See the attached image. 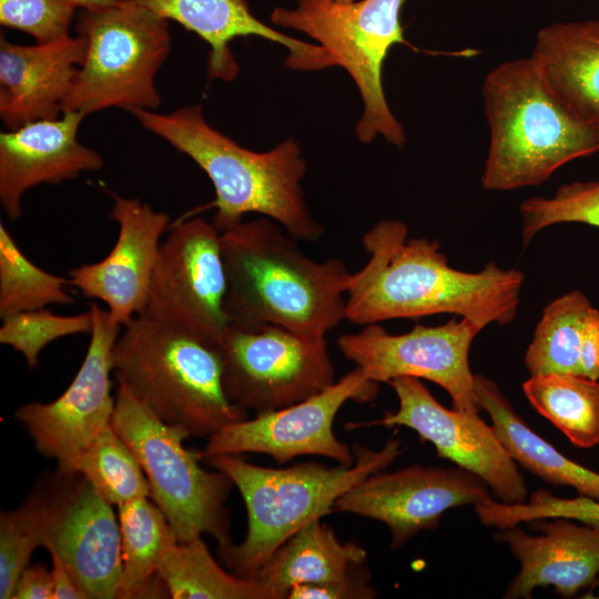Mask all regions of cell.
<instances>
[{"mask_svg": "<svg viewBox=\"0 0 599 599\" xmlns=\"http://www.w3.org/2000/svg\"><path fill=\"white\" fill-rule=\"evenodd\" d=\"M49 554L52 561L51 572L54 599H85L73 575L60 556L53 551H49Z\"/></svg>", "mask_w": 599, "mask_h": 599, "instance_id": "cell-40", "label": "cell"}, {"mask_svg": "<svg viewBox=\"0 0 599 599\" xmlns=\"http://www.w3.org/2000/svg\"><path fill=\"white\" fill-rule=\"evenodd\" d=\"M367 554L356 542H342L329 526L315 519L282 544L251 579L286 599L300 585L338 580L365 564Z\"/></svg>", "mask_w": 599, "mask_h": 599, "instance_id": "cell-24", "label": "cell"}, {"mask_svg": "<svg viewBox=\"0 0 599 599\" xmlns=\"http://www.w3.org/2000/svg\"><path fill=\"white\" fill-rule=\"evenodd\" d=\"M37 486L43 547L60 556L85 599H120L123 559L113 505L80 474L57 469Z\"/></svg>", "mask_w": 599, "mask_h": 599, "instance_id": "cell-12", "label": "cell"}, {"mask_svg": "<svg viewBox=\"0 0 599 599\" xmlns=\"http://www.w3.org/2000/svg\"><path fill=\"white\" fill-rule=\"evenodd\" d=\"M112 365L119 384L191 437L209 438L247 418V412L226 395L215 342L139 314L122 326Z\"/></svg>", "mask_w": 599, "mask_h": 599, "instance_id": "cell-5", "label": "cell"}, {"mask_svg": "<svg viewBox=\"0 0 599 599\" xmlns=\"http://www.w3.org/2000/svg\"><path fill=\"white\" fill-rule=\"evenodd\" d=\"M481 328L468 318L436 325H415L404 334H390L376 324L337 339L342 355L361 367L376 383L408 376L433 382L451 398L453 408L481 410L469 366V349Z\"/></svg>", "mask_w": 599, "mask_h": 599, "instance_id": "cell-14", "label": "cell"}, {"mask_svg": "<svg viewBox=\"0 0 599 599\" xmlns=\"http://www.w3.org/2000/svg\"><path fill=\"white\" fill-rule=\"evenodd\" d=\"M599 598V597H598Z\"/></svg>", "mask_w": 599, "mask_h": 599, "instance_id": "cell-43", "label": "cell"}, {"mask_svg": "<svg viewBox=\"0 0 599 599\" xmlns=\"http://www.w3.org/2000/svg\"><path fill=\"white\" fill-rule=\"evenodd\" d=\"M87 42L80 34L33 45L0 39V118L9 130L54 119L84 61Z\"/></svg>", "mask_w": 599, "mask_h": 599, "instance_id": "cell-21", "label": "cell"}, {"mask_svg": "<svg viewBox=\"0 0 599 599\" xmlns=\"http://www.w3.org/2000/svg\"><path fill=\"white\" fill-rule=\"evenodd\" d=\"M43 547V515L38 491L17 509L0 515V598L12 599L33 551Z\"/></svg>", "mask_w": 599, "mask_h": 599, "instance_id": "cell-32", "label": "cell"}, {"mask_svg": "<svg viewBox=\"0 0 599 599\" xmlns=\"http://www.w3.org/2000/svg\"><path fill=\"white\" fill-rule=\"evenodd\" d=\"M112 427L138 458L150 498L179 542L202 534L212 536L219 548L233 542L226 500L234 485L223 471L200 465V453L184 447L191 437L186 430L159 418L122 384L116 389Z\"/></svg>", "mask_w": 599, "mask_h": 599, "instance_id": "cell-7", "label": "cell"}, {"mask_svg": "<svg viewBox=\"0 0 599 599\" xmlns=\"http://www.w3.org/2000/svg\"><path fill=\"white\" fill-rule=\"evenodd\" d=\"M377 393L378 383L356 366L302 402L224 426L207 438L200 457L254 453L285 464L300 456L315 455L352 466L354 451L335 436L334 420L346 402H370Z\"/></svg>", "mask_w": 599, "mask_h": 599, "instance_id": "cell-15", "label": "cell"}, {"mask_svg": "<svg viewBox=\"0 0 599 599\" xmlns=\"http://www.w3.org/2000/svg\"><path fill=\"white\" fill-rule=\"evenodd\" d=\"M593 306L580 291H571L544 309L525 354L530 376L579 374L580 348Z\"/></svg>", "mask_w": 599, "mask_h": 599, "instance_id": "cell-29", "label": "cell"}, {"mask_svg": "<svg viewBox=\"0 0 599 599\" xmlns=\"http://www.w3.org/2000/svg\"><path fill=\"white\" fill-rule=\"evenodd\" d=\"M531 59L568 111L599 128V20L555 22L541 28Z\"/></svg>", "mask_w": 599, "mask_h": 599, "instance_id": "cell-23", "label": "cell"}, {"mask_svg": "<svg viewBox=\"0 0 599 599\" xmlns=\"http://www.w3.org/2000/svg\"><path fill=\"white\" fill-rule=\"evenodd\" d=\"M84 116L63 111L58 118L0 133V204L10 220L22 215L21 201L29 189L58 184L103 166L101 155L78 140Z\"/></svg>", "mask_w": 599, "mask_h": 599, "instance_id": "cell-19", "label": "cell"}, {"mask_svg": "<svg viewBox=\"0 0 599 599\" xmlns=\"http://www.w3.org/2000/svg\"><path fill=\"white\" fill-rule=\"evenodd\" d=\"M474 508L484 525L499 528L547 517L577 519L589 526L599 527V501L585 496L572 500L560 499L541 489L531 495L528 505L502 504L490 498Z\"/></svg>", "mask_w": 599, "mask_h": 599, "instance_id": "cell-35", "label": "cell"}, {"mask_svg": "<svg viewBox=\"0 0 599 599\" xmlns=\"http://www.w3.org/2000/svg\"><path fill=\"white\" fill-rule=\"evenodd\" d=\"M230 326L280 325L326 336L345 319L352 273L343 261L317 262L282 225L261 217L221 232Z\"/></svg>", "mask_w": 599, "mask_h": 599, "instance_id": "cell-2", "label": "cell"}, {"mask_svg": "<svg viewBox=\"0 0 599 599\" xmlns=\"http://www.w3.org/2000/svg\"><path fill=\"white\" fill-rule=\"evenodd\" d=\"M520 215L524 246L554 224L583 223L599 227V180L562 184L551 197H528L520 204Z\"/></svg>", "mask_w": 599, "mask_h": 599, "instance_id": "cell-33", "label": "cell"}, {"mask_svg": "<svg viewBox=\"0 0 599 599\" xmlns=\"http://www.w3.org/2000/svg\"><path fill=\"white\" fill-rule=\"evenodd\" d=\"M388 384L398 399L397 412L373 422L349 423L347 428L408 427L432 443L439 457L480 477L497 501L526 502L528 490L518 464L479 414L446 408L418 378L402 376Z\"/></svg>", "mask_w": 599, "mask_h": 599, "instance_id": "cell-16", "label": "cell"}, {"mask_svg": "<svg viewBox=\"0 0 599 599\" xmlns=\"http://www.w3.org/2000/svg\"><path fill=\"white\" fill-rule=\"evenodd\" d=\"M378 595L365 564L338 580L293 587L286 599H373Z\"/></svg>", "mask_w": 599, "mask_h": 599, "instance_id": "cell-37", "label": "cell"}, {"mask_svg": "<svg viewBox=\"0 0 599 599\" xmlns=\"http://www.w3.org/2000/svg\"><path fill=\"white\" fill-rule=\"evenodd\" d=\"M494 498L486 483L459 466H408L378 471L337 498L334 512H348L384 524L399 548L422 530H434L450 508L474 507Z\"/></svg>", "mask_w": 599, "mask_h": 599, "instance_id": "cell-17", "label": "cell"}, {"mask_svg": "<svg viewBox=\"0 0 599 599\" xmlns=\"http://www.w3.org/2000/svg\"><path fill=\"white\" fill-rule=\"evenodd\" d=\"M110 217L119 225L111 252L100 262L72 268L69 283L87 298L105 303L110 318L124 326L145 307L170 216L138 199L114 195Z\"/></svg>", "mask_w": 599, "mask_h": 599, "instance_id": "cell-18", "label": "cell"}, {"mask_svg": "<svg viewBox=\"0 0 599 599\" xmlns=\"http://www.w3.org/2000/svg\"><path fill=\"white\" fill-rule=\"evenodd\" d=\"M118 508L123 559L120 599L169 597L158 570L166 548L177 540L164 514L150 497Z\"/></svg>", "mask_w": 599, "mask_h": 599, "instance_id": "cell-26", "label": "cell"}, {"mask_svg": "<svg viewBox=\"0 0 599 599\" xmlns=\"http://www.w3.org/2000/svg\"><path fill=\"white\" fill-rule=\"evenodd\" d=\"M475 392L481 409L514 460L544 481L571 487L580 496L599 501V473L569 459L517 414L497 383L484 375L474 377Z\"/></svg>", "mask_w": 599, "mask_h": 599, "instance_id": "cell-25", "label": "cell"}, {"mask_svg": "<svg viewBox=\"0 0 599 599\" xmlns=\"http://www.w3.org/2000/svg\"><path fill=\"white\" fill-rule=\"evenodd\" d=\"M129 112L205 172L215 190L212 223L220 232L241 223L247 213H258L298 241L323 236L325 230L304 199L301 182L306 161L295 140L287 139L267 152L251 151L211 126L199 104L169 113L144 109Z\"/></svg>", "mask_w": 599, "mask_h": 599, "instance_id": "cell-3", "label": "cell"}, {"mask_svg": "<svg viewBox=\"0 0 599 599\" xmlns=\"http://www.w3.org/2000/svg\"><path fill=\"white\" fill-rule=\"evenodd\" d=\"M81 10H101L119 4V0H73Z\"/></svg>", "mask_w": 599, "mask_h": 599, "instance_id": "cell-41", "label": "cell"}, {"mask_svg": "<svg viewBox=\"0 0 599 599\" xmlns=\"http://www.w3.org/2000/svg\"><path fill=\"white\" fill-rule=\"evenodd\" d=\"M527 524L540 535H530L518 524L495 534V539L506 544L520 564L504 598L530 599L535 589L547 586L571 598L595 583L599 573V527L578 525L568 518H537Z\"/></svg>", "mask_w": 599, "mask_h": 599, "instance_id": "cell-20", "label": "cell"}, {"mask_svg": "<svg viewBox=\"0 0 599 599\" xmlns=\"http://www.w3.org/2000/svg\"><path fill=\"white\" fill-rule=\"evenodd\" d=\"M295 1L294 9L275 8L271 21L306 33L326 51L328 67L338 65L348 72L364 104L356 125L361 142L369 143L380 134L402 148L406 134L388 106L382 71L389 49L407 44L400 24L405 0Z\"/></svg>", "mask_w": 599, "mask_h": 599, "instance_id": "cell-9", "label": "cell"}, {"mask_svg": "<svg viewBox=\"0 0 599 599\" xmlns=\"http://www.w3.org/2000/svg\"><path fill=\"white\" fill-rule=\"evenodd\" d=\"M522 392L573 446L599 445V380L579 374L536 375L522 384Z\"/></svg>", "mask_w": 599, "mask_h": 599, "instance_id": "cell-28", "label": "cell"}, {"mask_svg": "<svg viewBox=\"0 0 599 599\" xmlns=\"http://www.w3.org/2000/svg\"><path fill=\"white\" fill-rule=\"evenodd\" d=\"M580 373L599 380V311L592 308L580 348Z\"/></svg>", "mask_w": 599, "mask_h": 599, "instance_id": "cell-39", "label": "cell"}, {"mask_svg": "<svg viewBox=\"0 0 599 599\" xmlns=\"http://www.w3.org/2000/svg\"><path fill=\"white\" fill-rule=\"evenodd\" d=\"M366 264L352 273L345 319L376 324L395 318L455 314L481 329L514 321L524 273L488 263L476 273L449 266L437 241L409 238L407 225L382 220L362 237Z\"/></svg>", "mask_w": 599, "mask_h": 599, "instance_id": "cell-1", "label": "cell"}, {"mask_svg": "<svg viewBox=\"0 0 599 599\" xmlns=\"http://www.w3.org/2000/svg\"><path fill=\"white\" fill-rule=\"evenodd\" d=\"M91 329L90 311L77 315H57L39 308L2 318L0 343L20 353L29 368H34L48 344L65 336L90 333Z\"/></svg>", "mask_w": 599, "mask_h": 599, "instance_id": "cell-34", "label": "cell"}, {"mask_svg": "<svg viewBox=\"0 0 599 599\" xmlns=\"http://www.w3.org/2000/svg\"><path fill=\"white\" fill-rule=\"evenodd\" d=\"M221 232L203 219L177 221L161 242L141 314L220 343L230 327Z\"/></svg>", "mask_w": 599, "mask_h": 599, "instance_id": "cell-11", "label": "cell"}, {"mask_svg": "<svg viewBox=\"0 0 599 599\" xmlns=\"http://www.w3.org/2000/svg\"><path fill=\"white\" fill-rule=\"evenodd\" d=\"M90 312L89 347L69 387L50 403H28L14 413L37 450L52 458L58 470L69 474H75L85 451L112 426L115 407L111 395L112 351L122 326L95 302L90 304Z\"/></svg>", "mask_w": 599, "mask_h": 599, "instance_id": "cell-13", "label": "cell"}, {"mask_svg": "<svg viewBox=\"0 0 599 599\" xmlns=\"http://www.w3.org/2000/svg\"><path fill=\"white\" fill-rule=\"evenodd\" d=\"M338 1L347 3V2H352L354 0H338Z\"/></svg>", "mask_w": 599, "mask_h": 599, "instance_id": "cell-42", "label": "cell"}, {"mask_svg": "<svg viewBox=\"0 0 599 599\" xmlns=\"http://www.w3.org/2000/svg\"><path fill=\"white\" fill-rule=\"evenodd\" d=\"M146 8L196 33L209 47V79L232 81L238 64L230 43L238 37L255 35L284 45L290 69L312 71L328 68L327 53L319 44L307 43L271 28L258 20L246 0H119Z\"/></svg>", "mask_w": 599, "mask_h": 599, "instance_id": "cell-22", "label": "cell"}, {"mask_svg": "<svg viewBox=\"0 0 599 599\" xmlns=\"http://www.w3.org/2000/svg\"><path fill=\"white\" fill-rule=\"evenodd\" d=\"M353 451L352 466L334 467L309 461L272 468L227 454L201 458L232 480L246 508L244 539L219 548L226 569L252 578L291 536L311 521L334 512L339 496L367 476L387 468L402 454L400 440L389 439L378 450L355 445Z\"/></svg>", "mask_w": 599, "mask_h": 599, "instance_id": "cell-6", "label": "cell"}, {"mask_svg": "<svg viewBox=\"0 0 599 599\" xmlns=\"http://www.w3.org/2000/svg\"><path fill=\"white\" fill-rule=\"evenodd\" d=\"M219 346L226 395L246 412L291 406L335 382L326 336L274 324L230 326Z\"/></svg>", "mask_w": 599, "mask_h": 599, "instance_id": "cell-10", "label": "cell"}, {"mask_svg": "<svg viewBox=\"0 0 599 599\" xmlns=\"http://www.w3.org/2000/svg\"><path fill=\"white\" fill-rule=\"evenodd\" d=\"M75 474L88 479L113 506L150 497V486L138 458L112 426L85 451Z\"/></svg>", "mask_w": 599, "mask_h": 599, "instance_id": "cell-31", "label": "cell"}, {"mask_svg": "<svg viewBox=\"0 0 599 599\" xmlns=\"http://www.w3.org/2000/svg\"><path fill=\"white\" fill-rule=\"evenodd\" d=\"M12 599H54L51 570L43 565L28 566L17 581Z\"/></svg>", "mask_w": 599, "mask_h": 599, "instance_id": "cell-38", "label": "cell"}, {"mask_svg": "<svg viewBox=\"0 0 599 599\" xmlns=\"http://www.w3.org/2000/svg\"><path fill=\"white\" fill-rule=\"evenodd\" d=\"M69 278L49 273L32 263L0 222V317L71 304Z\"/></svg>", "mask_w": 599, "mask_h": 599, "instance_id": "cell-30", "label": "cell"}, {"mask_svg": "<svg viewBox=\"0 0 599 599\" xmlns=\"http://www.w3.org/2000/svg\"><path fill=\"white\" fill-rule=\"evenodd\" d=\"M75 28L87 50L63 111L88 115L109 108L160 106L155 77L171 48L167 19L136 4L119 3L81 10Z\"/></svg>", "mask_w": 599, "mask_h": 599, "instance_id": "cell-8", "label": "cell"}, {"mask_svg": "<svg viewBox=\"0 0 599 599\" xmlns=\"http://www.w3.org/2000/svg\"><path fill=\"white\" fill-rule=\"evenodd\" d=\"M77 9L73 0H0V23L50 43L70 35Z\"/></svg>", "mask_w": 599, "mask_h": 599, "instance_id": "cell-36", "label": "cell"}, {"mask_svg": "<svg viewBox=\"0 0 599 599\" xmlns=\"http://www.w3.org/2000/svg\"><path fill=\"white\" fill-rule=\"evenodd\" d=\"M158 575L174 599H274L258 581L222 568L201 537L172 542Z\"/></svg>", "mask_w": 599, "mask_h": 599, "instance_id": "cell-27", "label": "cell"}, {"mask_svg": "<svg viewBox=\"0 0 599 599\" xmlns=\"http://www.w3.org/2000/svg\"><path fill=\"white\" fill-rule=\"evenodd\" d=\"M483 98L490 130L481 176L486 190L541 184L566 163L599 151V128L568 111L531 57L494 68L485 78Z\"/></svg>", "mask_w": 599, "mask_h": 599, "instance_id": "cell-4", "label": "cell"}]
</instances>
